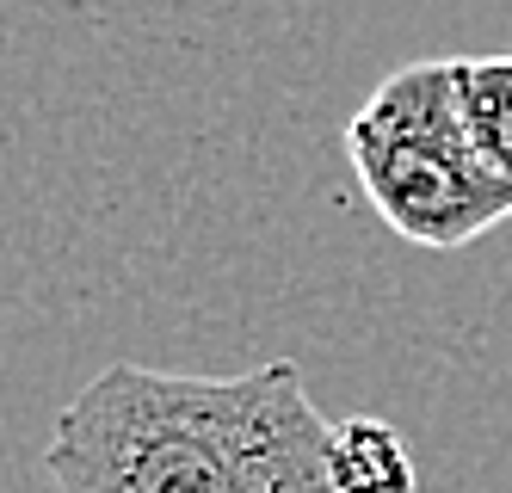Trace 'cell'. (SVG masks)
<instances>
[{
	"mask_svg": "<svg viewBox=\"0 0 512 493\" xmlns=\"http://www.w3.org/2000/svg\"><path fill=\"white\" fill-rule=\"evenodd\" d=\"M451 87L463 105V124L482 148V161L512 179V50L500 56H451Z\"/></svg>",
	"mask_w": 512,
	"mask_h": 493,
	"instance_id": "cell-4",
	"label": "cell"
},
{
	"mask_svg": "<svg viewBox=\"0 0 512 493\" xmlns=\"http://www.w3.org/2000/svg\"><path fill=\"white\" fill-rule=\"evenodd\" d=\"M327 438L284 358L241 376L112 364L56 413L44 475L56 493H334Z\"/></svg>",
	"mask_w": 512,
	"mask_h": 493,
	"instance_id": "cell-1",
	"label": "cell"
},
{
	"mask_svg": "<svg viewBox=\"0 0 512 493\" xmlns=\"http://www.w3.org/2000/svg\"><path fill=\"white\" fill-rule=\"evenodd\" d=\"M346 161L401 241L457 253L512 216V179L475 148L451 87V56L408 62L371 87L346 124Z\"/></svg>",
	"mask_w": 512,
	"mask_h": 493,
	"instance_id": "cell-2",
	"label": "cell"
},
{
	"mask_svg": "<svg viewBox=\"0 0 512 493\" xmlns=\"http://www.w3.org/2000/svg\"><path fill=\"white\" fill-rule=\"evenodd\" d=\"M327 475L334 493H414V457L389 420H340L327 438Z\"/></svg>",
	"mask_w": 512,
	"mask_h": 493,
	"instance_id": "cell-3",
	"label": "cell"
}]
</instances>
